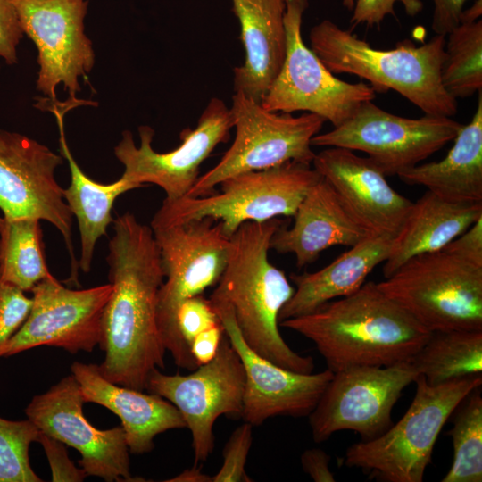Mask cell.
<instances>
[{
  "instance_id": "obj_15",
  "label": "cell",
  "mask_w": 482,
  "mask_h": 482,
  "mask_svg": "<svg viewBox=\"0 0 482 482\" xmlns=\"http://www.w3.org/2000/svg\"><path fill=\"white\" fill-rule=\"evenodd\" d=\"M63 159L45 145L0 129V209L9 219L46 220L62 235L71 259V279L78 283V262L71 244L72 213L57 183Z\"/></svg>"
},
{
  "instance_id": "obj_36",
  "label": "cell",
  "mask_w": 482,
  "mask_h": 482,
  "mask_svg": "<svg viewBox=\"0 0 482 482\" xmlns=\"http://www.w3.org/2000/svg\"><path fill=\"white\" fill-rule=\"evenodd\" d=\"M396 3L402 4L406 14L411 17L423 10L420 0H355L351 22L378 27L386 16L395 15Z\"/></svg>"
},
{
  "instance_id": "obj_38",
  "label": "cell",
  "mask_w": 482,
  "mask_h": 482,
  "mask_svg": "<svg viewBox=\"0 0 482 482\" xmlns=\"http://www.w3.org/2000/svg\"><path fill=\"white\" fill-rule=\"evenodd\" d=\"M37 442L41 444L48 459L53 481H83L87 474L77 468L69 459L64 444L39 433Z\"/></svg>"
},
{
  "instance_id": "obj_13",
  "label": "cell",
  "mask_w": 482,
  "mask_h": 482,
  "mask_svg": "<svg viewBox=\"0 0 482 482\" xmlns=\"http://www.w3.org/2000/svg\"><path fill=\"white\" fill-rule=\"evenodd\" d=\"M188 375H166L154 369L145 390L179 411L192 436L195 465L214 450L213 426L221 415H240L245 384L242 362L224 335L215 357Z\"/></svg>"
},
{
  "instance_id": "obj_39",
  "label": "cell",
  "mask_w": 482,
  "mask_h": 482,
  "mask_svg": "<svg viewBox=\"0 0 482 482\" xmlns=\"http://www.w3.org/2000/svg\"><path fill=\"white\" fill-rule=\"evenodd\" d=\"M443 250L471 264L482 267V217Z\"/></svg>"
},
{
  "instance_id": "obj_16",
  "label": "cell",
  "mask_w": 482,
  "mask_h": 482,
  "mask_svg": "<svg viewBox=\"0 0 482 482\" xmlns=\"http://www.w3.org/2000/svg\"><path fill=\"white\" fill-rule=\"evenodd\" d=\"M24 34L37 49L39 71L37 89L56 101L62 84L70 99L80 91L79 78L87 79L95 62L91 40L84 20L87 0H13Z\"/></svg>"
},
{
  "instance_id": "obj_35",
  "label": "cell",
  "mask_w": 482,
  "mask_h": 482,
  "mask_svg": "<svg viewBox=\"0 0 482 482\" xmlns=\"http://www.w3.org/2000/svg\"><path fill=\"white\" fill-rule=\"evenodd\" d=\"M176 320L180 337L188 348L198 334L220 322L210 300L202 295L185 300L178 309Z\"/></svg>"
},
{
  "instance_id": "obj_45",
  "label": "cell",
  "mask_w": 482,
  "mask_h": 482,
  "mask_svg": "<svg viewBox=\"0 0 482 482\" xmlns=\"http://www.w3.org/2000/svg\"><path fill=\"white\" fill-rule=\"evenodd\" d=\"M355 0H342L343 5L348 10L353 11Z\"/></svg>"
},
{
  "instance_id": "obj_27",
  "label": "cell",
  "mask_w": 482,
  "mask_h": 482,
  "mask_svg": "<svg viewBox=\"0 0 482 482\" xmlns=\"http://www.w3.org/2000/svg\"><path fill=\"white\" fill-rule=\"evenodd\" d=\"M46 103L44 107L55 116L60 134V151L70 166L71 185L63 189V195L72 215L78 220L80 234L78 265L87 273L91 269L96 244L101 236L106 234L107 227L112 221L111 212L115 199L125 192L141 187L122 177L110 184H101L88 178L72 156L64 135V115L75 108V104L68 100L65 103Z\"/></svg>"
},
{
  "instance_id": "obj_18",
  "label": "cell",
  "mask_w": 482,
  "mask_h": 482,
  "mask_svg": "<svg viewBox=\"0 0 482 482\" xmlns=\"http://www.w3.org/2000/svg\"><path fill=\"white\" fill-rule=\"evenodd\" d=\"M84 403L78 381L69 375L48 391L35 395L25 413L40 432L80 453L78 462L87 476L107 482L135 481L122 427L96 428L86 419Z\"/></svg>"
},
{
  "instance_id": "obj_8",
  "label": "cell",
  "mask_w": 482,
  "mask_h": 482,
  "mask_svg": "<svg viewBox=\"0 0 482 482\" xmlns=\"http://www.w3.org/2000/svg\"><path fill=\"white\" fill-rule=\"evenodd\" d=\"M378 286L431 332L482 330V267L445 250L411 257Z\"/></svg>"
},
{
  "instance_id": "obj_4",
  "label": "cell",
  "mask_w": 482,
  "mask_h": 482,
  "mask_svg": "<svg viewBox=\"0 0 482 482\" xmlns=\"http://www.w3.org/2000/svg\"><path fill=\"white\" fill-rule=\"evenodd\" d=\"M309 39L310 48L333 74L358 76L375 92L394 90L424 114L453 117L458 112L457 100L440 78L445 36L436 35L420 46L404 40L379 50L326 19L311 29Z\"/></svg>"
},
{
  "instance_id": "obj_14",
  "label": "cell",
  "mask_w": 482,
  "mask_h": 482,
  "mask_svg": "<svg viewBox=\"0 0 482 482\" xmlns=\"http://www.w3.org/2000/svg\"><path fill=\"white\" fill-rule=\"evenodd\" d=\"M233 120L230 109L218 97H212L194 129L180 133L181 144L172 151L157 153L152 147L154 131L140 126V145L137 146L130 131L114 148L117 159L124 165L122 178L143 187L154 184L166 194L165 200L185 196L199 178L203 162L214 148L230 137Z\"/></svg>"
},
{
  "instance_id": "obj_5",
  "label": "cell",
  "mask_w": 482,
  "mask_h": 482,
  "mask_svg": "<svg viewBox=\"0 0 482 482\" xmlns=\"http://www.w3.org/2000/svg\"><path fill=\"white\" fill-rule=\"evenodd\" d=\"M416 393L397 423L379 436L353 444L345 464L386 482H422L438 435L458 405L475 388L482 375L431 386L422 375Z\"/></svg>"
},
{
  "instance_id": "obj_40",
  "label": "cell",
  "mask_w": 482,
  "mask_h": 482,
  "mask_svg": "<svg viewBox=\"0 0 482 482\" xmlns=\"http://www.w3.org/2000/svg\"><path fill=\"white\" fill-rule=\"evenodd\" d=\"M434 5L432 30L446 36L460 24V17L468 0H431Z\"/></svg>"
},
{
  "instance_id": "obj_44",
  "label": "cell",
  "mask_w": 482,
  "mask_h": 482,
  "mask_svg": "<svg viewBox=\"0 0 482 482\" xmlns=\"http://www.w3.org/2000/svg\"><path fill=\"white\" fill-rule=\"evenodd\" d=\"M482 14V0L476 2L467 10L461 12L460 23L473 22L480 19Z\"/></svg>"
},
{
  "instance_id": "obj_30",
  "label": "cell",
  "mask_w": 482,
  "mask_h": 482,
  "mask_svg": "<svg viewBox=\"0 0 482 482\" xmlns=\"http://www.w3.org/2000/svg\"><path fill=\"white\" fill-rule=\"evenodd\" d=\"M445 39L440 78L454 99L482 90V20L460 23Z\"/></svg>"
},
{
  "instance_id": "obj_11",
  "label": "cell",
  "mask_w": 482,
  "mask_h": 482,
  "mask_svg": "<svg viewBox=\"0 0 482 482\" xmlns=\"http://www.w3.org/2000/svg\"><path fill=\"white\" fill-rule=\"evenodd\" d=\"M461 127L452 117L406 118L367 101L344 123L317 134L311 143L363 152L388 177L420 164L453 141Z\"/></svg>"
},
{
  "instance_id": "obj_12",
  "label": "cell",
  "mask_w": 482,
  "mask_h": 482,
  "mask_svg": "<svg viewBox=\"0 0 482 482\" xmlns=\"http://www.w3.org/2000/svg\"><path fill=\"white\" fill-rule=\"evenodd\" d=\"M419 372L411 362L390 366H353L333 376L310 413L312 439L321 443L334 433L352 430L362 441L392 426V410Z\"/></svg>"
},
{
  "instance_id": "obj_20",
  "label": "cell",
  "mask_w": 482,
  "mask_h": 482,
  "mask_svg": "<svg viewBox=\"0 0 482 482\" xmlns=\"http://www.w3.org/2000/svg\"><path fill=\"white\" fill-rule=\"evenodd\" d=\"M312 163L369 236L395 237L412 202L389 185L370 158L349 149L327 147L315 154Z\"/></svg>"
},
{
  "instance_id": "obj_21",
  "label": "cell",
  "mask_w": 482,
  "mask_h": 482,
  "mask_svg": "<svg viewBox=\"0 0 482 482\" xmlns=\"http://www.w3.org/2000/svg\"><path fill=\"white\" fill-rule=\"evenodd\" d=\"M293 217L290 229L282 224L277 229L270 248L294 253L299 268L314 262L334 245L351 247L370 237L323 178L309 188Z\"/></svg>"
},
{
  "instance_id": "obj_34",
  "label": "cell",
  "mask_w": 482,
  "mask_h": 482,
  "mask_svg": "<svg viewBox=\"0 0 482 482\" xmlns=\"http://www.w3.org/2000/svg\"><path fill=\"white\" fill-rule=\"evenodd\" d=\"M31 306L32 297L0 275V357L7 342L26 320Z\"/></svg>"
},
{
  "instance_id": "obj_41",
  "label": "cell",
  "mask_w": 482,
  "mask_h": 482,
  "mask_svg": "<svg viewBox=\"0 0 482 482\" xmlns=\"http://www.w3.org/2000/svg\"><path fill=\"white\" fill-rule=\"evenodd\" d=\"M225 335L221 322L198 334L189 345L193 359L197 366L211 362L216 355Z\"/></svg>"
},
{
  "instance_id": "obj_24",
  "label": "cell",
  "mask_w": 482,
  "mask_h": 482,
  "mask_svg": "<svg viewBox=\"0 0 482 482\" xmlns=\"http://www.w3.org/2000/svg\"><path fill=\"white\" fill-rule=\"evenodd\" d=\"M392 240L369 237L318 271L291 274L295 292L281 309L278 323L312 312L329 301L357 291L372 270L386 260Z\"/></svg>"
},
{
  "instance_id": "obj_7",
  "label": "cell",
  "mask_w": 482,
  "mask_h": 482,
  "mask_svg": "<svg viewBox=\"0 0 482 482\" xmlns=\"http://www.w3.org/2000/svg\"><path fill=\"white\" fill-rule=\"evenodd\" d=\"M164 272L157 296L161 340L175 364L189 371L198 366L177 326V312L187 299L216 286L228 262L230 237L211 218L153 229Z\"/></svg>"
},
{
  "instance_id": "obj_22",
  "label": "cell",
  "mask_w": 482,
  "mask_h": 482,
  "mask_svg": "<svg viewBox=\"0 0 482 482\" xmlns=\"http://www.w3.org/2000/svg\"><path fill=\"white\" fill-rule=\"evenodd\" d=\"M71 370L85 403L102 405L120 419L132 453L151 452L157 435L187 428L179 411L170 402L109 381L102 376L97 364L74 362Z\"/></svg>"
},
{
  "instance_id": "obj_19",
  "label": "cell",
  "mask_w": 482,
  "mask_h": 482,
  "mask_svg": "<svg viewBox=\"0 0 482 482\" xmlns=\"http://www.w3.org/2000/svg\"><path fill=\"white\" fill-rule=\"evenodd\" d=\"M211 303L244 367L245 384L240 414L244 421L259 426L276 416H309L333 372L327 369L318 373H300L273 363L245 342L229 304Z\"/></svg>"
},
{
  "instance_id": "obj_32",
  "label": "cell",
  "mask_w": 482,
  "mask_h": 482,
  "mask_svg": "<svg viewBox=\"0 0 482 482\" xmlns=\"http://www.w3.org/2000/svg\"><path fill=\"white\" fill-rule=\"evenodd\" d=\"M39 429L29 420L0 417V482H41L32 470L29 448L37 442Z\"/></svg>"
},
{
  "instance_id": "obj_31",
  "label": "cell",
  "mask_w": 482,
  "mask_h": 482,
  "mask_svg": "<svg viewBox=\"0 0 482 482\" xmlns=\"http://www.w3.org/2000/svg\"><path fill=\"white\" fill-rule=\"evenodd\" d=\"M453 428V460L442 482L482 481V396L480 386L458 405Z\"/></svg>"
},
{
  "instance_id": "obj_2",
  "label": "cell",
  "mask_w": 482,
  "mask_h": 482,
  "mask_svg": "<svg viewBox=\"0 0 482 482\" xmlns=\"http://www.w3.org/2000/svg\"><path fill=\"white\" fill-rule=\"evenodd\" d=\"M279 326L312 341L332 372L411 362L431 333L373 281Z\"/></svg>"
},
{
  "instance_id": "obj_10",
  "label": "cell",
  "mask_w": 482,
  "mask_h": 482,
  "mask_svg": "<svg viewBox=\"0 0 482 482\" xmlns=\"http://www.w3.org/2000/svg\"><path fill=\"white\" fill-rule=\"evenodd\" d=\"M285 2L286 56L261 105L274 112L314 113L338 127L363 103L372 101L376 92L367 83H349L330 72L302 37L308 0Z\"/></svg>"
},
{
  "instance_id": "obj_6",
  "label": "cell",
  "mask_w": 482,
  "mask_h": 482,
  "mask_svg": "<svg viewBox=\"0 0 482 482\" xmlns=\"http://www.w3.org/2000/svg\"><path fill=\"white\" fill-rule=\"evenodd\" d=\"M321 179L311 164L294 161L238 173L222 180L219 193L164 199L150 227L162 229L211 218L220 221L225 234L230 237L247 221L293 217L309 188Z\"/></svg>"
},
{
  "instance_id": "obj_43",
  "label": "cell",
  "mask_w": 482,
  "mask_h": 482,
  "mask_svg": "<svg viewBox=\"0 0 482 482\" xmlns=\"http://www.w3.org/2000/svg\"><path fill=\"white\" fill-rule=\"evenodd\" d=\"M169 482H212V477L204 474L197 467L194 465L191 469H187L176 477L167 479Z\"/></svg>"
},
{
  "instance_id": "obj_3",
  "label": "cell",
  "mask_w": 482,
  "mask_h": 482,
  "mask_svg": "<svg viewBox=\"0 0 482 482\" xmlns=\"http://www.w3.org/2000/svg\"><path fill=\"white\" fill-rule=\"evenodd\" d=\"M282 224L277 218L247 221L230 237L226 268L210 296L229 304L247 345L261 356L289 370L313 372L311 356L293 351L278 329V315L295 288L286 274L268 259L270 239Z\"/></svg>"
},
{
  "instance_id": "obj_37",
  "label": "cell",
  "mask_w": 482,
  "mask_h": 482,
  "mask_svg": "<svg viewBox=\"0 0 482 482\" xmlns=\"http://www.w3.org/2000/svg\"><path fill=\"white\" fill-rule=\"evenodd\" d=\"M23 34L13 0H0V58L7 64L17 62V46Z\"/></svg>"
},
{
  "instance_id": "obj_33",
  "label": "cell",
  "mask_w": 482,
  "mask_h": 482,
  "mask_svg": "<svg viewBox=\"0 0 482 482\" xmlns=\"http://www.w3.org/2000/svg\"><path fill=\"white\" fill-rule=\"evenodd\" d=\"M253 425L244 422L230 435L223 449V462L212 482H250L245 464L253 442Z\"/></svg>"
},
{
  "instance_id": "obj_29",
  "label": "cell",
  "mask_w": 482,
  "mask_h": 482,
  "mask_svg": "<svg viewBox=\"0 0 482 482\" xmlns=\"http://www.w3.org/2000/svg\"><path fill=\"white\" fill-rule=\"evenodd\" d=\"M0 275L24 292L54 277L45 260L39 220L0 218Z\"/></svg>"
},
{
  "instance_id": "obj_25",
  "label": "cell",
  "mask_w": 482,
  "mask_h": 482,
  "mask_svg": "<svg viewBox=\"0 0 482 482\" xmlns=\"http://www.w3.org/2000/svg\"><path fill=\"white\" fill-rule=\"evenodd\" d=\"M481 217L482 203H452L427 191L412 203L392 240L385 278L415 255L443 250Z\"/></svg>"
},
{
  "instance_id": "obj_42",
  "label": "cell",
  "mask_w": 482,
  "mask_h": 482,
  "mask_svg": "<svg viewBox=\"0 0 482 482\" xmlns=\"http://www.w3.org/2000/svg\"><path fill=\"white\" fill-rule=\"evenodd\" d=\"M331 457L320 448H310L301 455L303 471L315 482H334L336 480L329 469Z\"/></svg>"
},
{
  "instance_id": "obj_9",
  "label": "cell",
  "mask_w": 482,
  "mask_h": 482,
  "mask_svg": "<svg viewBox=\"0 0 482 482\" xmlns=\"http://www.w3.org/2000/svg\"><path fill=\"white\" fill-rule=\"evenodd\" d=\"M230 109L235 139L220 161L200 176L185 196L216 193V186L233 175L268 169L294 161L311 164L315 153L312 139L326 122L317 114L300 116L264 109L241 93L232 96Z\"/></svg>"
},
{
  "instance_id": "obj_1",
  "label": "cell",
  "mask_w": 482,
  "mask_h": 482,
  "mask_svg": "<svg viewBox=\"0 0 482 482\" xmlns=\"http://www.w3.org/2000/svg\"><path fill=\"white\" fill-rule=\"evenodd\" d=\"M107 263L112 294L102 316L98 365L109 381L145 390L154 369H164L165 348L156 320L158 291L164 280L151 227L125 212L113 220Z\"/></svg>"
},
{
  "instance_id": "obj_28",
  "label": "cell",
  "mask_w": 482,
  "mask_h": 482,
  "mask_svg": "<svg viewBox=\"0 0 482 482\" xmlns=\"http://www.w3.org/2000/svg\"><path fill=\"white\" fill-rule=\"evenodd\" d=\"M411 362L431 386L482 375V330L432 331Z\"/></svg>"
},
{
  "instance_id": "obj_23",
  "label": "cell",
  "mask_w": 482,
  "mask_h": 482,
  "mask_svg": "<svg viewBox=\"0 0 482 482\" xmlns=\"http://www.w3.org/2000/svg\"><path fill=\"white\" fill-rule=\"evenodd\" d=\"M240 25L245 62L233 69L235 93L260 103L286 56L285 0H231Z\"/></svg>"
},
{
  "instance_id": "obj_26",
  "label": "cell",
  "mask_w": 482,
  "mask_h": 482,
  "mask_svg": "<svg viewBox=\"0 0 482 482\" xmlns=\"http://www.w3.org/2000/svg\"><path fill=\"white\" fill-rule=\"evenodd\" d=\"M453 141L444 159L420 163L396 176L448 202L482 203V90L471 120L462 125Z\"/></svg>"
},
{
  "instance_id": "obj_17",
  "label": "cell",
  "mask_w": 482,
  "mask_h": 482,
  "mask_svg": "<svg viewBox=\"0 0 482 482\" xmlns=\"http://www.w3.org/2000/svg\"><path fill=\"white\" fill-rule=\"evenodd\" d=\"M112 291L110 283L73 290L54 277L38 282L31 289L30 312L2 350L1 357L41 345L71 353L92 352L101 342L102 316Z\"/></svg>"
}]
</instances>
